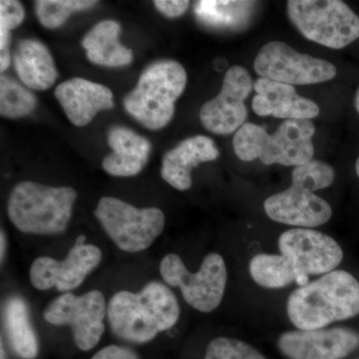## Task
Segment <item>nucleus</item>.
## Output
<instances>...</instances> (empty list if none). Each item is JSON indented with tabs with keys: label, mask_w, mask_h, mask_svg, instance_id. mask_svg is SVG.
Returning a JSON list of instances; mask_svg holds the SVG:
<instances>
[{
	"label": "nucleus",
	"mask_w": 359,
	"mask_h": 359,
	"mask_svg": "<svg viewBox=\"0 0 359 359\" xmlns=\"http://www.w3.org/2000/svg\"><path fill=\"white\" fill-rule=\"evenodd\" d=\"M0 241H1V250H0V259H1V263L4 262V256H6V238L4 235V231H1V236H0Z\"/></svg>",
	"instance_id": "nucleus-33"
},
{
	"label": "nucleus",
	"mask_w": 359,
	"mask_h": 359,
	"mask_svg": "<svg viewBox=\"0 0 359 359\" xmlns=\"http://www.w3.org/2000/svg\"><path fill=\"white\" fill-rule=\"evenodd\" d=\"M137 294L160 332L176 325L180 316L179 302L176 295L167 285L159 282H151Z\"/></svg>",
	"instance_id": "nucleus-24"
},
{
	"label": "nucleus",
	"mask_w": 359,
	"mask_h": 359,
	"mask_svg": "<svg viewBox=\"0 0 359 359\" xmlns=\"http://www.w3.org/2000/svg\"><path fill=\"white\" fill-rule=\"evenodd\" d=\"M254 68L261 78L289 85L323 83L334 79L337 73L332 63L297 52L280 41L264 44Z\"/></svg>",
	"instance_id": "nucleus-9"
},
{
	"label": "nucleus",
	"mask_w": 359,
	"mask_h": 359,
	"mask_svg": "<svg viewBox=\"0 0 359 359\" xmlns=\"http://www.w3.org/2000/svg\"><path fill=\"white\" fill-rule=\"evenodd\" d=\"M85 242L86 236H79L63 261L49 257L35 259L29 271L33 287L39 290L55 287L62 292L80 287L102 259L101 250L96 245L85 244Z\"/></svg>",
	"instance_id": "nucleus-11"
},
{
	"label": "nucleus",
	"mask_w": 359,
	"mask_h": 359,
	"mask_svg": "<svg viewBox=\"0 0 359 359\" xmlns=\"http://www.w3.org/2000/svg\"><path fill=\"white\" fill-rule=\"evenodd\" d=\"M113 152L102 161L103 169L116 177H132L147 164L151 144L147 139L125 127H114L108 133Z\"/></svg>",
	"instance_id": "nucleus-19"
},
{
	"label": "nucleus",
	"mask_w": 359,
	"mask_h": 359,
	"mask_svg": "<svg viewBox=\"0 0 359 359\" xmlns=\"http://www.w3.org/2000/svg\"><path fill=\"white\" fill-rule=\"evenodd\" d=\"M13 63L21 81L33 90H46L58 77L50 52L36 39H23L13 52Z\"/></svg>",
	"instance_id": "nucleus-20"
},
{
	"label": "nucleus",
	"mask_w": 359,
	"mask_h": 359,
	"mask_svg": "<svg viewBox=\"0 0 359 359\" xmlns=\"http://www.w3.org/2000/svg\"><path fill=\"white\" fill-rule=\"evenodd\" d=\"M314 133L311 120H285L273 134L259 125L245 123L233 137V150L245 162L259 159L264 165L297 167L313 159Z\"/></svg>",
	"instance_id": "nucleus-2"
},
{
	"label": "nucleus",
	"mask_w": 359,
	"mask_h": 359,
	"mask_svg": "<svg viewBox=\"0 0 359 359\" xmlns=\"http://www.w3.org/2000/svg\"><path fill=\"white\" fill-rule=\"evenodd\" d=\"M76 199V191L71 187L21 182L11 191L7 212L22 233L57 235L67 229Z\"/></svg>",
	"instance_id": "nucleus-3"
},
{
	"label": "nucleus",
	"mask_w": 359,
	"mask_h": 359,
	"mask_svg": "<svg viewBox=\"0 0 359 359\" xmlns=\"http://www.w3.org/2000/svg\"><path fill=\"white\" fill-rule=\"evenodd\" d=\"M256 2L215 1L196 2L194 11L202 25L216 29H238L244 27L252 18Z\"/></svg>",
	"instance_id": "nucleus-23"
},
{
	"label": "nucleus",
	"mask_w": 359,
	"mask_h": 359,
	"mask_svg": "<svg viewBox=\"0 0 359 359\" xmlns=\"http://www.w3.org/2000/svg\"><path fill=\"white\" fill-rule=\"evenodd\" d=\"M355 171H356V175H358V178H359V157H358V160H356V163H355Z\"/></svg>",
	"instance_id": "nucleus-36"
},
{
	"label": "nucleus",
	"mask_w": 359,
	"mask_h": 359,
	"mask_svg": "<svg viewBox=\"0 0 359 359\" xmlns=\"http://www.w3.org/2000/svg\"><path fill=\"white\" fill-rule=\"evenodd\" d=\"M108 321L113 334L133 344H146L159 334L157 325L143 306L138 294L122 290L111 297Z\"/></svg>",
	"instance_id": "nucleus-17"
},
{
	"label": "nucleus",
	"mask_w": 359,
	"mask_h": 359,
	"mask_svg": "<svg viewBox=\"0 0 359 359\" xmlns=\"http://www.w3.org/2000/svg\"><path fill=\"white\" fill-rule=\"evenodd\" d=\"M278 249L294 264L299 287L308 285L309 276L335 271L344 259V250L334 238L311 229L285 231L278 238Z\"/></svg>",
	"instance_id": "nucleus-10"
},
{
	"label": "nucleus",
	"mask_w": 359,
	"mask_h": 359,
	"mask_svg": "<svg viewBox=\"0 0 359 359\" xmlns=\"http://www.w3.org/2000/svg\"><path fill=\"white\" fill-rule=\"evenodd\" d=\"M264 209L273 221L304 229L323 226L332 216L327 201L294 186L269 197Z\"/></svg>",
	"instance_id": "nucleus-14"
},
{
	"label": "nucleus",
	"mask_w": 359,
	"mask_h": 359,
	"mask_svg": "<svg viewBox=\"0 0 359 359\" xmlns=\"http://www.w3.org/2000/svg\"><path fill=\"white\" fill-rule=\"evenodd\" d=\"M257 95L252 107L259 116L285 120H309L320 114L318 104L299 96L292 85L259 78L254 83Z\"/></svg>",
	"instance_id": "nucleus-16"
},
{
	"label": "nucleus",
	"mask_w": 359,
	"mask_h": 359,
	"mask_svg": "<svg viewBox=\"0 0 359 359\" xmlns=\"http://www.w3.org/2000/svg\"><path fill=\"white\" fill-rule=\"evenodd\" d=\"M94 214L111 240L127 252L148 249L165 228L164 212L158 208L138 209L117 198H101Z\"/></svg>",
	"instance_id": "nucleus-6"
},
{
	"label": "nucleus",
	"mask_w": 359,
	"mask_h": 359,
	"mask_svg": "<svg viewBox=\"0 0 359 359\" xmlns=\"http://www.w3.org/2000/svg\"><path fill=\"white\" fill-rule=\"evenodd\" d=\"M249 271L254 282L266 289L289 287L297 278L294 264L283 255H257L250 259Z\"/></svg>",
	"instance_id": "nucleus-25"
},
{
	"label": "nucleus",
	"mask_w": 359,
	"mask_h": 359,
	"mask_svg": "<svg viewBox=\"0 0 359 359\" xmlns=\"http://www.w3.org/2000/svg\"><path fill=\"white\" fill-rule=\"evenodd\" d=\"M287 313L297 330H314L359 314V282L351 273L335 269L294 290Z\"/></svg>",
	"instance_id": "nucleus-1"
},
{
	"label": "nucleus",
	"mask_w": 359,
	"mask_h": 359,
	"mask_svg": "<svg viewBox=\"0 0 359 359\" xmlns=\"http://www.w3.org/2000/svg\"><path fill=\"white\" fill-rule=\"evenodd\" d=\"M25 11L15 0L0 1V70L4 72L11 62V32L22 23Z\"/></svg>",
	"instance_id": "nucleus-29"
},
{
	"label": "nucleus",
	"mask_w": 359,
	"mask_h": 359,
	"mask_svg": "<svg viewBox=\"0 0 359 359\" xmlns=\"http://www.w3.org/2000/svg\"><path fill=\"white\" fill-rule=\"evenodd\" d=\"M292 25L311 41L342 49L359 39V16L340 0H290Z\"/></svg>",
	"instance_id": "nucleus-5"
},
{
	"label": "nucleus",
	"mask_w": 359,
	"mask_h": 359,
	"mask_svg": "<svg viewBox=\"0 0 359 359\" xmlns=\"http://www.w3.org/2000/svg\"><path fill=\"white\" fill-rule=\"evenodd\" d=\"M254 88L252 77L242 66L226 71L218 95L205 102L200 111L203 126L214 134L228 135L244 126L248 117L245 99Z\"/></svg>",
	"instance_id": "nucleus-12"
},
{
	"label": "nucleus",
	"mask_w": 359,
	"mask_h": 359,
	"mask_svg": "<svg viewBox=\"0 0 359 359\" xmlns=\"http://www.w3.org/2000/svg\"><path fill=\"white\" fill-rule=\"evenodd\" d=\"M354 106H355V109L359 114V88L356 91L355 97H354Z\"/></svg>",
	"instance_id": "nucleus-34"
},
{
	"label": "nucleus",
	"mask_w": 359,
	"mask_h": 359,
	"mask_svg": "<svg viewBox=\"0 0 359 359\" xmlns=\"http://www.w3.org/2000/svg\"><path fill=\"white\" fill-rule=\"evenodd\" d=\"M56 99L66 116L77 127L88 125L97 113L112 109V91L102 84L83 78H72L56 87Z\"/></svg>",
	"instance_id": "nucleus-15"
},
{
	"label": "nucleus",
	"mask_w": 359,
	"mask_h": 359,
	"mask_svg": "<svg viewBox=\"0 0 359 359\" xmlns=\"http://www.w3.org/2000/svg\"><path fill=\"white\" fill-rule=\"evenodd\" d=\"M121 26L113 20H103L94 26L82 40L87 58L106 67H122L133 60V52L120 43Z\"/></svg>",
	"instance_id": "nucleus-21"
},
{
	"label": "nucleus",
	"mask_w": 359,
	"mask_h": 359,
	"mask_svg": "<svg viewBox=\"0 0 359 359\" xmlns=\"http://www.w3.org/2000/svg\"><path fill=\"white\" fill-rule=\"evenodd\" d=\"M91 359H139V356L128 347L109 346L103 347Z\"/></svg>",
	"instance_id": "nucleus-32"
},
{
	"label": "nucleus",
	"mask_w": 359,
	"mask_h": 359,
	"mask_svg": "<svg viewBox=\"0 0 359 359\" xmlns=\"http://www.w3.org/2000/svg\"><path fill=\"white\" fill-rule=\"evenodd\" d=\"M0 359H7L6 351H4V342L1 341V356H0Z\"/></svg>",
	"instance_id": "nucleus-35"
},
{
	"label": "nucleus",
	"mask_w": 359,
	"mask_h": 359,
	"mask_svg": "<svg viewBox=\"0 0 359 359\" xmlns=\"http://www.w3.org/2000/svg\"><path fill=\"white\" fill-rule=\"evenodd\" d=\"M107 316L105 297L99 290L83 295L65 292L46 306L44 320L51 325L72 328L78 348L87 351L95 347L105 332L103 320Z\"/></svg>",
	"instance_id": "nucleus-8"
},
{
	"label": "nucleus",
	"mask_w": 359,
	"mask_h": 359,
	"mask_svg": "<svg viewBox=\"0 0 359 359\" xmlns=\"http://www.w3.org/2000/svg\"><path fill=\"white\" fill-rule=\"evenodd\" d=\"M36 97L13 78L0 77V113L4 117L20 118L32 114Z\"/></svg>",
	"instance_id": "nucleus-26"
},
{
	"label": "nucleus",
	"mask_w": 359,
	"mask_h": 359,
	"mask_svg": "<svg viewBox=\"0 0 359 359\" xmlns=\"http://www.w3.org/2000/svg\"><path fill=\"white\" fill-rule=\"evenodd\" d=\"M4 327L14 353L23 359H34L39 353V340L30 321L25 299L14 295L4 309Z\"/></svg>",
	"instance_id": "nucleus-22"
},
{
	"label": "nucleus",
	"mask_w": 359,
	"mask_h": 359,
	"mask_svg": "<svg viewBox=\"0 0 359 359\" xmlns=\"http://www.w3.org/2000/svg\"><path fill=\"white\" fill-rule=\"evenodd\" d=\"M156 8L169 18H180L185 14L190 2L181 0H157L154 2Z\"/></svg>",
	"instance_id": "nucleus-31"
},
{
	"label": "nucleus",
	"mask_w": 359,
	"mask_h": 359,
	"mask_svg": "<svg viewBox=\"0 0 359 359\" xmlns=\"http://www.w3.org/2000/svg\"><path fill=\"white\" fill-rule=\"evenodd\" d=\"M334 168L321 161L311 160L304 165L294 167L292 173V186L316 193L334 183Z\"/></svg>",
	"instance_id": "nucleus-28"
},
{
	"label": "nucleus",
	"mask_w": 359,
	"mask_h": 359,
	"mask_svg": "<svg viewBox=\"0 0 359 359\" xmlns=\"http://www.w3.org/2000/svg\"><path fill=\"white\" fill-rule=\"evenodd\" d=\"M160 273L168 285L180 287L187 304L201 313H211L221 304L228 280L221 255H207L199 271L191 273L178 255L169 254L161 262Z\"/></svg>",
	"instance_id": "nucleus-7"
},
{
	"label": "nucleus",
	"mask_w": 359,
	"mask_h": 359,
	"mask_svg": "<svg viewBox=\"0 0 359 359\" xmlns=\"http://www.w3.org/2000/svg\"><path fill=\"white\" fill-rule=\"evenodd\" d=\"M204 359H266L254 346L240 339L218 337L207 346Z\"/></svg>",
	"instance_id": "nucleus-30"
},
{
	"label": "nucleus",
	"mask_w": 359,
	"mask_h": 359,
	"mask_svg": "<svg viewBox=\"0 0 359 359\" xmlns=\"http://www.w3.org/2000/svg\"><path fill=\"white\" fill-rule=\"evenodd\" d=\"M96 4L91 0H39L35 4V11L44 27L54 29L65 25L71 14L86 11Z\"/></svg>",
	"instance_id": "nucleus-27"
},
{
	"label": "nucleus",
	"mask_w": 359,
	"mask_h": 359,
	"mask_svg": "<svg viewBox=\"0 0 359 359\" xmlns=\"http://www.w3.org/2000/svg\"><path fill=\"white\" fill-rule=\"evenodd\" d=\"M186 85L187 72L179 62L157 61L143 71L137 86L125 97V110L146 128H164L173 118L175 103Z\"/></svg>",
	"instance_id": "nucleus-4"
},
{
	"label": "nucleus",
	"mask_w": 359,
	"mask_h": 359,
	"mask_svg": "<svg viewBox=\"0 0 359 359\" xmlns=\"http://www.w3.org/2000/svg\"><path fill=\"white\" fill-rule=\"evenodd\" d=\"M280 353L289 359H342L359 347V334L346 327L292 330L278 339Z\"/></svg>",
	"instance_id": "nucleus-13"
},
{
	"label": "nucleus",
	"mask_w": 359,
	"mask_h": 359,
	"mask_svg": "<svg viewBox=\"0 0 359 359\" xmlns=\"http://www.w3.org/2000/svg\"><path fill=\"white\" fill-rule=\"evenodd\" d=\"M219 156V149L210 137L197 135L181 142L164 156L161 175L177 190H189L192 187L194 168L218 159Z\"/></svg>",
	"instance_id": "nucleus-18"
}]
</instances>
